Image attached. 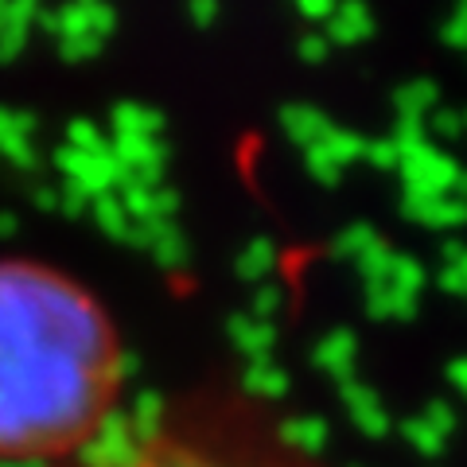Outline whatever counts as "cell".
<instances>
[{"label": "cell", "instance_id": "cell-11", "mask_svg": "<svg viewBox=\"0 0 467 467\" xmlns=\"http://www.w3.org/2000/svg\"><path fill=\"white\" fill-rule=\"evenodd\" d=\"M39 0H8L5 5V20L8 24H20V27H32L39 20Z\"/></svg>", "mask_w": 467, "mask_h": 467}, {"label": "cell", "instance_id": "cell-10", "mask_svg": "<svg viewBox=\"0 0 467 467\" xmlns=\"http://www.w3.org/2000/svg\"><path fill=\"white\" fill-rule=\"evenodd\" d=\"M58 51H63V58H70V63H86V58H94V55L101 51V39H98V36L63 39V43H58Z\"/></svg>", "mask_w": 467, "mask_h": 467}, {"label": "cell", "instance_id": "cell-1", "mask_svg": "<svg viewBox=\"0 0 467 467\" xmlns=\"http://www.w3.org/2000/svg\"><path fill=\"white\" fill-rule=\"evenodd\" d=\"M133 355L75 276L0 261V463L58 467L129 413Z\"/></svg>", "mask_w": 467, "mask_h": 467}, {"label": "cell", "instance_id": "cell-12", "mask_svg": "<svg viewBox=\"0 0 467 467\" xmlns=\"http://www.w3.org/2000/svg\"><path fill=\"white\" fill-rule=\"evenodd\" d=\"M187 16L195 20V27H211L218 20V0H187Z\"/></svg>", "mask_w": 467, "mask_h": 467}, {"label": "cell", "instance_id": "cell-7", "mask_svg": "<svg viewBox=\"0 0 467 467\" xmlns=\"http://www.w3.org/2000/svg\"><path fill=\"white\" fill-rule=\"evenodd\" d=\"M269 269H273V245L265 238H257V242L245 245L242 257H238V273L242 276H261V273H269Z\"/></svg>", "mask_w": 467, "mask_h": 467}, {"label": "cell", "instance_id": "cell-14", "mask_svg": "<svg viewBox=\"0 0 467 467\" xmlns=\"http://www.w3.org/2000/svg\"><path fill=\"white\" fill-rule=\"evenodd\" d=\"M0 32H5V12H0Z\"/></svg>", "mask_w": 467, "mask_h": 467}, {"label": "cell", "instance_id": "cell-15", "mask_svg": "<svg viewBox=\"0 0 467 467\" xmlns=\"http://www.w3.org/2000/svg\"><path fill=\"white\" fill-rule=\"evenodd\" d=\"M5 5H8V0H0V12H5Z\"/></svg>", "mask_w": 467, "mask_h": 467}, {"label": "cell", "instance_id": "cell-2", "mask_svg": "<svg viewBox=\"0 0 467 467\" xmlns=\"http://www.w3.org/2000/svg\"><path fill=\"white\" fill-rule=\"evenodd\" d=\"M269 401L250 386L180 401L140 398L94 448L58 467H335L312 432L276 417Z\"/></svg>", "mask_w": 467, "mask_h": 467}, {"label": "cell", "instance_id": "cell-9", "mask_svg": "<svg viewBox=\"0 0 467 467\" xmlns=\"http://www.w3.org/2000/svg\"><path fill=\"white\" fill-rule=\"evenodd\" d=\"M0 152H5V156L12 160V164H16V168H32V164H36L32 137H16V133H12V137L0 140Z\"/></svg>", "mask_w": 467, "mask_h": 467}, {"label": "cell", "instance_id": "cell-3", "mask_svg": "<svg viewBox=\"0 0 467 467\" xmlns=\"http://www.w3.org/2000/svg\"><path fill=\"white\" fill-rule=\"evenodd\" d=\"M55 164L67 171V183H78L82 192H90L94 199L113 195V187H121L129 180V171L121 168V160L106 152H78V149H63L55 156Z\"/></svg>", "mask_w": 467, "mask_h": 467}, {"label": "cell", "instance_id": "cell-8", "mask_svg": "<svg viewBox=\"0 0 467 467\" xmlns=\"http://www.w3.org/2000/svg\"><path fill=\"white\" fill-rule=\"evenodd\" d=\"M27 39H32V27H20V24L5 20V32H0V63H12V58L24 51Z\"/></svg>", "mask_w": 467, "mask_h": 467}, {"label": "cell", "instance_id": "cell-13", "mask_svg": "<svg viewBox=\"0 0 467 467\" xmlns=\"http://www.w3.org/2000/svg\"><path fill=\"white\" fill-rule=\"evenodd\" d=\"M16 230V214H0V234H12Z\"/></svg>", "mask_w": 467, "mask_h": 467}, {"label": "cell", "instance_id": "cell-5", "mask_svg": "<svg viewBox=\"0 0 467 467\" xmlns=\"http://www.w3.org/2000/svg\"><path fill=\"white\" fill-rule=\"evenodd\" d=\"M94 223L101 226V234H109L113 242H129L133 238V218H129V211H125V202L117 199V195H101V199H94Z\"/></svg>", "mask_w": 467, "mask_h": 467}, {"label": "cell", "instance_id": "cell-4", "mask_svg": "<svg viewBox=\"0 0 467 467\" xmlns=\"http://www.w3.org/2000/svg\"><path fill=\"white\" fill-rule=\"evenodd\" d=\"M109 121H113V137H160V129H164V117L140 106V101H117Z\"/></svg>", "mask_w": 467, "mask_h": 467}, {"label": "cell", "instance_id": "cell-6", "mask_svg": "<svg viewBox=\"0 0 467 467\" xmlns=\"http://www.w3.org/2000/svg\"><path fill=\"white\" fill-rule=\"evenodd\" d=\"M67 149H78V152H106L109 140H106V133H101L94 121H70V129H67Z\"/></svg>", "mask_w": 467, "mask_h": 467}]
</instances>
